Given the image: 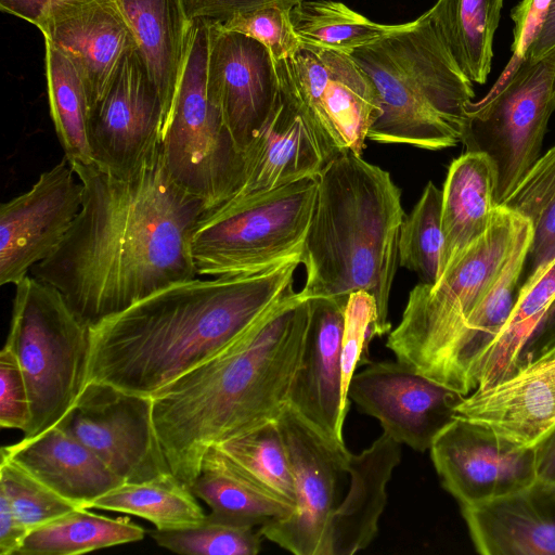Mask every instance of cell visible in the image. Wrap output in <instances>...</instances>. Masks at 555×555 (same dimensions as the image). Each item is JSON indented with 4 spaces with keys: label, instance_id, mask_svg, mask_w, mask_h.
Returning a JSON list of instances; mask_svg holds the SVG:
<instances>
[{
    "label": "cell",
    "instance_id": "6da1fadb",
    "mask_svg": "<svg viewBox=\"0 0 555 555\" xmlns=\"http://www.w3.org/2000/svg\"><path fill=\"white\" fill-rule=\"evenodd\" d=\"M83 186L80 211L33 276L57 288L86 324L197 278L193 231L207 209L168 173L162 153L121 178L70 163Z\"/></svg>",
    "mask_w": 555,
    "mask_h": 555
},
{
    "label": "cell",
    "instance_id": "7a4b0ae2",
    "mask_svg": "<svg viewBox=\"0 0 555 555\" xmlns=\"http://www.w3.org/2000/svg\"><path fill=\"white\" fill-rule=\"evenodd\" d=\"M300 258L254 274L195 278L89 325L87 384L151 398L294 291Z\"/></svg>",
    "mask_w": 555,
    "mask_h": 555
},
{
    "label": "cell",
    "instance_id": "3957f363",
    "mask_svg": "<svg viewBox=\"0 0 555 555\" xmlns=\"http://www.w3.org/2000/svg\"><path fill=\"white\" fill-rule=\"evenodd\" d=\"M309 301L292 291L221 351L151 396L171 474L189 486L211 448L276 421L300 364Z\"/></svg>",
    "mask_w": 555,
    "mask_h": 555
},
{
    "label": "cell",
    "instance_id": "277c9868",
    "mask_svg": "<svg viewBox=\"0 0 555 555\" xmlns=\"http://www.w3.org/2000/svg\"><path fill=\"white\" fill-rule=\"evenodd\" d=\"M312 217L300 263L305 299L334 298L347 302L364 291L376 302V336L391 324L388 305L398 259V241L405 217L401 190L388 171L343 152L317 176Z\"/></svg>",
    "mask_w": 555,
    "mask_h": 555
},
{
    "label": "cell",
    "instance_id": "5b68a950",
    "mask_svg": "<svg viewBox=\"0 0 555 555\" xmlns=\"http://www.w3.org/2000/svg\"><path fill=\"white\" fill-rule=\"evenodd\" d=\"M374 83L380 116L367 139L439 151L461 142L472 81L437 36L427 13L350 53Z\"/></svg>",
    "mask_w": 555,
    "mask_h": 555
},
{
    "label": "cell",
    "instance_id": "8992f818",
    "mask_svg": "<svg viewBox=\"0 0 555 555\" xmlns=\"http://www.w3.org/2000/svg\"><path fill=\"white\" fill-rule=\"evenodd\" d=\"M522 220L498 206L486 233L435 284L421 282L412 288L401 320L386 343L398 361L443 385L453 345L500 275Z\"/></svg>",
    "mask_w": 555,
    "mask_h": 555
},
{
    "label": "cell",
    "instance_id": "52a82bcc",
    "mask_svg": "<svg viewBox=\"0 0 555 555\" xmlns=\"http://www.w3.org/2000/svg\"><path fill=\"white\" fill-rule=\"evenodd\" d=\"M4 345L26 382L31 417L23 438L31 439L66 418L86 387L89 325L57 288L27 275L15 285Z\"/></svg>",
    "mask_w": 555,
    "mask_h": 555
},
{
    "label": "cell",
    "instance_id": "ba28073f",
    "mask_svg": "<svg viewBox=\"0 0 555 555\" xmlns=\"http://www.w3.org/2000/svg\"><path fill=\"white\" fill-rule=\"evenodd\" d=\"M317 186L308 177L205 212L191 238L197 276L254 274L300 258Z\"/></svg>",
    "mask_w": 555,
    "mask_h": 555
},
{
    "label": "cell",
    "instance_id": "9c48e42d",
    "mask_svg": "<svg viewBox=\"0 0 555 555\" xmlns=\"http://www.w3.org/2000/svg\"><path fill=\"white\" fill-rule=\"evenodd\" d=\"M209 24L192 22L182 72L162 145L172 180L210 211L244 186L247 157L207 93Z\"/></svg>",
    "mask_w": 555,
    "mask_h": 555
},
{
    "label": "cell",
    "instance_id": "30bf717a",
    "mask_svg": "<svg viewBox=\"0 0 555 555\" xmlns=\"http://www.w3.org/2000/svg\"><path fill=\"white\" fill-rule=\"evenodd\" d=\"M511 67L483 100L468 105L461 137L465 152L490 159L496 206L539 159L555 109V50L539 60L520 57Z\"/></svg>",
    "mask_w": 555,
    "mask_h": 555
},
{
    "label": "cell",
    "instance_id": "8fae6325",
    "mask_svg": "<svg viewBox=\"0 0 555 555\" xmlns=\"http://www.w3.org/2000/svg\"><path fill=\"white\" fill-rule=\"evenodd\" d=\"M291 86L327 162L361 155L380 116L377 90L350 53L301 44L284 60Z\"/></svg>",
    "mask_w": 555,
    "mask_h": 555
},
{
    "label": "cell",
    "instance_id": "7c38bea8",
    "mask_svg": "<svg viewBox=\"0 0 555 555\" xmlns=\"http://www.w3.org/2000/svg\"><path fill=\"white\" fill-rule=\"evenodd\" d=\"M165 124L160 94L138 49L132 50L89 112L93 164L121 178L137 173L160 155Z\"/></svg>",
    "mask_w": 555,
    "mask_h": 555
},
{
    "label": "cell",
    "instance_id": "4fadbf2b",
    "mask_svg": "<svg viewBox=\"0 0 555 555\" xmlns=\"http://www.w3.org/2000/svg\"><path fill=\"white\" fill-rule=\"evenodd\" d=\"M294 475L296 507L259 528L262 538L296 555H328L331 516L338 504L340 477L349 456L289 404L276 420Z\"/></svg>",
    "mask_w": 555,
    "mask_h": 555
},
{
    "label": "cell",
    "instance_id": "5bb4252c",
    "mask_svg": "<svg viewBox=\"0 0 555 555\" xmlns=\"http://www.w3.org/2000/svg\"><path fill=\"white\" fill-rule=\"evenodd\" d=\"M62 422L125 482L171 474L153 427L151 398L88 383Z\"/></svg>",
    "mask_w": 555,
    "mask_h": 555
},
{
    "label": "cell",
    "instance_id": "9a60e30c",
    "mask_svg": "<svg viewBox=\"0 0 555 555\" xmlns=\"http://www.w3.org/2000/svg\"><path fill=\"white\" fill-rule=\"evenodd\" d=\"M83 186L64 158L0 207V284L16 285L60 246L80 211Z\"/></svg>",
    "mask_w": 555,
    "mask_h": 555
},
{
    "label": "cell",
    "instance_id": "2e32d148",
    "mask_svg": "<svg viewBox=\"0 0 555 555\" xmlns=\"http://www.w3.org/2000/svg\"><path fill=\"white\" fill-rule=\"evenodd\" d=\"M463 397L398 360L369 363L348 388L349 401L378 420L385 434L418 452L429 450Z\"/></svg>",
    "mask_w": 555,
    "mask_h": 555
},
{
    "label": "cell",
    "instance_id": "e0dca14e",
    "mask_svg": "<svg viewBox=\"0 0 555 555\" xmlns=\"http://www.w3.org/2000/svg\"><path fill=\"white\" fill-rule=\"evenodd\" d=\"M208 24L207 93L246 155L279 99L276 63L254 38Z\"/></svg>",
    "mask_w": 555,
    "mask_h": 555
},
{
    "label": "cell",
    "instance_id": "ac0fdd59",
    "mask_svg": "<svg viewBox=\"0 0 555 555\" xmlns=\"http://www.w3.org/2000/svg\"><path fill=\"white\" fill-rule=\"evenodd\" d=\"M430 456L443 488L472 505L537 479L534 448H522L480 424L454 417L435 438Z\"/></svg>",
    "mask_w": 555,
    "mask_h": 555
},
{
    "label": "cell",
    "instance_id": "d6986e66",
    "mask_svg": "<svg viewBox=\"0 0 555 555\" xmlns=\"http://www.w3.org/2000/svg\"><path fill=\"white\" fill-rule=\"evenodd\" d=\"M308 301L306 340L288 404L330 442L345 449L349 400L343 390L341 340L347 302L325 297Z\"/></svg>",
    "mask_w": 555,
    "mask_h": 555
},
{
    "label": "cell",
    "instance_id": "ffe728a7",
    "mask_svg": "<svg viewBox=\"0 0 555 555\" xmlns=\"http://www.w3.org/2000/svg\"><path fill=\"white\" fill-rule=\"evenodd\" d=\"M38 29L77 68L90 109L104 94L122 57L138 49L133 31L115 0L61 5L47 15Z\"/></svg>",
    "mask_w": 555,
    "mask_h": 555
},
{
    "label": "cell",
    "instance_id": "44dd1931",
    "mask_svg": "<svg viewBox=\"0 0 555 555\" xmlns=\"http://www.w3.org/2000/svg\"><path fill=\"white\" fill-rule=\"evenodd\" d=\"M455 417L534 448L555 428V358L533 361L496 384L476 388L456 405Z\"/></svg>",
    "mask_w": 555,
    "mask_h": 555
},
{
    "label": "cell",
    "instance_id": "7402d4cb",
    "mask_svg": "<svg viewBox=\"0 0 555 555\" xmlns=\"http://www.w3.org/2000/svg\"><path fill=\"white\" fill-rule=\"evenodd\" d=\"M276 68L279 99L270 119L246 152V182L234 197L317 177L328 163L294 93L284 60L276 62Z\"/></svg>",
    "mask_w": 555,
    "mask_h": 555
},
{
    "label": "cell",
    "instance_id": "603a6c76",
    "mask_svg": "<svg viewBox=\"0 0 555 555\" xmlns=\"http://www.w3.org/2000/svg\"><path fill=\"white\" fill-rule=\"evenodd\" d=\"M482 555H555V485L535 479L516 491L461 505Z\"/></svg>",
    "mask_w": 555,
    "mask_h": 555
},
{
    "label": "cell",
    "instance_id": "cb8c5ba5",
    "mask_svg": "<svg viewBox=\"0 0 555 555\" xmlns=\"http://www.w3.org/2000/svg\"><path fill=\"white\" fill-rule=\"evenodd\" d=\"M401 454V443L385 433L361 453H349L350 485L331 516L328 555H353L375 539L387 503V483Z\"/></svg>",
    "mask_w": 555,
    "mask_h": 555
},
{
    "label": "cell",
    "instance_id": "d4e9b609",
    "mask_svg": "<svg viewBox=\"0 0 555 555\" xmlns=\"http://www.w3.org/2000/svg\"><path fill=\"white\" fill-rule=\"evenodd\" d=\"M1 451L56 493L86 508L125 483L63 422L35 438L4 446Z\"/></svg>",
    "mask_w": 555,
    "mask_h": 555
},
{
    "label": "cell",
    "instance_id": "484cf974",
    "mask_svg": "<svg viewBox=\"0 0 555 555\" xmlns=\"http://www.w3.org/2000/svg\"><path fill=\"white\" fill-rule=\"evenodd\" d=\"M531 237V224L524 218L500 275L469 314L453 345L443 386L463 396L475 390L480 360L502 331L519 296Z\"/></svg>",
    "mask_w": 555,
    "mask_h": 555
},
{
    "label": "cell",
    "instance_id": "4316f807",
    "mask_svg": "<svg viewBox=\"0 0 555 555\" xmlns=\"http://www.w3.org/2000/svg\"><path fill=\"white\" fill-rule=\"evenodd\" d=\"M495 186V171L486 155L465 152L451 163L442 189L439 279L490 227L498 207Z\"/></svg>",
    "mask_w": 555,
    "mask_h": 555
},
{
    "label": "cell",
    "instance_id": "83f0119b",
    "mask_svg": "<svg viewBox=\"0 0 555 555\" xmlns=\"http://www.w3.org/2000/svg\"><path fill=\"white\" fill-rule=\"evenodd\" d=\"M169 116L184 64L192 22L182 0H115ZM166 125V124H165Z\"/></svg>",
    "mask_w": 555,
    "mask_h": 555
},
{
    "label": "cell",
    "instance_id": "f1b7e54d",
    "mask_svg": "<svg viewBox=\"0 0 555 555\" xmlns=\"http://www.w3.org/2000/svg\"><path fill=\"white\" fill-rule=\"evenodd\" d=\"M554 302L555 259L522 283L508 320L480 360L476 388L496 384L533 361Z\"/></svg>",
    "mask_w": 555,
    "mask_h": 555
},
{
    "label": "cell",
    "instance_id": "f546056e",
    "mask_svg": "<svg viewBox=\"0 0 555 555\" xmlns=\"http://www.w3.org/2000/svg\"><path fill=\"white\" fill-rule=\"evenodd\" d=\"M503 0H438L429 21L460 70L485 83L491 70L493 38Z\"/></svg>",
    "mask_w": 555,
    "mask_h": 555
},
{
    "label": "cell",
    "instance_id": "4dcf8cb0",
    "mask_svg": "<svg viewBox=\"0 0 555 555\" xmlns=\"http://www.w3.org/2000/svg\"><path fill=\"white\" fill-rule=\"evenodd\" d=\"M191 490L211 513L254 527L283 519L295 511L243 476L216 447L204 455Z\"/></svg>",
    "mask_w": 555,
    "mask_h": 555
},
{
    "label": "cell",
    "instance_id": "1f68e13d",
    "mask_svg": "<svg viewBox=\"0 0 555 555\" xmlns=\"http://www.w3.org/2000/svg\"><path fill=\"white\" fill-rule=\"evenodd\" d=\"M144 535L145 530L128 517L111 518L79 507L31 530L16 555H77L138 542Z\"/></svg>",
    "mask_w": 555,
    "mask_h": 555
},
{
    "label": "cell",
    "instance_id": "d6a6232c",
    "mask_svg": "<svg viewBox=\"0 0 555 555\" xmlns=\"http://www.w3.org/2000/svg\"><path fill=\"white\" fill-rule=\"evenodd\" d=\"M88 508L138 516L157 530L192 527L206 517L191 488L172 474L144 482H125L92 501Z\"/></svg>",
    "mask_w": 555,
    "mask_h": 555
},
{
    "label": "cell",
    "instance_id": "836d02e7",
    "mask_svg": "<svg viewBox=\"0 0 555 555\" xmlns=\"http://www.w3.org/2000/svg\"><path fill=\"white\" fill-rule=\"evenodd\" d=\"M44 42L50 115L64 156L70 163L93 164L88 141L90 108L81 76L61 50Z\"/></svg>",
    "mask_w": 555,
    "mask_h": 555
},
{
    "label": "cell",
    "instance_id": "e575fe53",
    "mask_svg": "<svg viewBox=\"0 0 555 555\" xmlns=\"http://www.w3.org/2000/svg\"><path fill=\"white\" fill-rule=\"evenodd\" d=\"M215 447L259 489L296 507L292 465L276 421Z\"/></svg>",
    "mask_w": 555,
    "mask_h": 555
},
{
    "label": "cell",
    "instance_id": "d590c367",
    "mask_svg": "<svg viewBox=\"0 0 555 555\" xmlns=\"http://www.w3.org/2000/svg\"><path fill=\"white\" fill-rule=\"evenodd\" d=\"M502 205L531 224L524 283L555 259V144L539 157Z\"/></svg>",
    "mask_w": 555,
    "mask_h": 555
},
{
    "label": "cell",
    "instance_id": "8d00e7d4",
    "mask_svg": "<svg viewBox=\"0 0 555 555\" xmlns=\"http://www.w3.org/2000/svg\"><path fill=\"white\" fill-rule=\"evenodd\" d=\"M291 21L301 44L346 53L373 43L395 27L374 23L332 0H302L291 9Z\"/></svg>",
    "mask_w": 555,
    "mask_h": 555
},
{
    "label": "cell",
    "instance_id": "74e56055",
    "mask_svg": "<svg viewBox=\"0 0 555 555\" xmlns=\"http://www.w3.org/2000/svg\"><path fill=\"white\" fill-rule=\"evenodd\" d=\"M441 214L442 190L429 181L410 215L404 217L399 233V264L416 272L429 284H435L440 273Z\"/></svg>",
    "mask_w": 555,
    "mask_h": 555
},
{
    "label": "cell",
    "instance_id": "f35d334b",
    "mask_svg": "<svg viewBox=\"0 0 555 555\" xmlns=\"http://www.w3.org/2000/svg\"><path fill=\"white\" fill-rule=\"evenodd\" d=\"M245 525L210 513L195 526L153 530L151 538L162 547L183 555H256L262 535Z\"/></svg>",
    "mask_w": 555,
    "mask_h": 555
},
{
    "label": "cell",
    "instance_id": "ab89813d",
    "mask_svg": "<svg viewBox=\"0 0 555 555\" xmlns=\"http://www.w3.org/2000/svg\"><path fill=\"white\" fill-rule=\"evenodd\" d=\"M0 453V493L29 532L82 507L56 493L5 452Z\"/></svg>",
    "mask_w": 555,
    "mask_h": 555
},
{
    "label": "cell",
    "instance_id": "60d3db41",
    "mask_svg": "<svg viewBox=\"0 0 555 555\" xmlns=\"http://www.w3.org/2000/svg\"><path fill=\"white\" fill-rule=\"evenodd\" d=\"M291 9L279 4L260 7L219 25L259 41L269 49L276 63L293 56L301 47L292 25Z\"/></svg>",
    "mask_w": 555,
    "mask_h": 555
},
{
    "label": "cell",
    "instance_id": "b9f144b4",
    "mask_svg": "<svg viewBox=\"0 0 555 555\" xmlns=\"http://www.w3.org/2000/svg\"><path fill=\"white\" fill-rule=\"evenodd\" d=\"M376 321L374 297L364 291L351 293L345 308L341 340L343 390L347 399L349 384L357 367L372 362L369 348L372 338L376 336Z\"/></svg>",
    "mask_w": 555,
    "mask_h": 555
},
{
    "label": "cell",
    "instance_id": "7bdbcfd3",
    "mask_svg": "<svg viewBox=\"0 0 555 555\" xmlns=\"http://www.w3.org/2000/svg\"><path fill=\"white\" fill-rule=\"evenodd\" d=\"M30 417L29 396L20 362L4 345L0 352V425L24 434Z\"/></svg>",
    "mask_w": 555,
    "mask_h": 555
},
{
    "label": "cell",
    "instance_id": "ee69618b",
    "mask_svg": "<svg viewBox=\"0 0 555 555\" xmlns=\"http://www.w3.org/2000/svg\"><path fill=\"white\" fill-rule=\"evenodd\" d=\"M191 22L223 24L236 14L260 7L279 4L293 8L302 0H182Z\"/></svg>",
    "mask_w": 555,
    "mask_h": 555
},
{
    "label": "cell",
    "instance_id": "f6af8a7d",
    "mask_svg": "<svg viewBox=\"0 0 555 555\" xmlns=\"http://www.w3.org/2000/svg\"><path fill=\"white\" fill-rule=\"evenodd\" d=\"M548 0H522L515 8L512 18L515 22V40L513 44L514 55L511 64L518 61L534 30L537 29Z\"/></svg>",
    "mask_w": 555,
    "mask_h": 555
},
{
    "label": "cell",
    "instance_id": "bcb514c9",
    "mask_svg": "<svg viewBox=\"0 0 555 555\" xmlns=\"http://www.w3.org/2000/svg\"><path fill=\"white\" fill-rule=\"evenodd\" d=\"M555 50V0H548L521 57L539 60ZM517 62V61H516Z\"/></svg>",
    "mask_w": 555,
    "mask_h": 555
},
{
    "label": "cell",
    "instance_id": "7dc6e473",
    "mask_svg": "<svg viewBox=\"0 0 555 555\" xmlns=\"http://www.w3.org/2000/svg\"><path fill=\"white\" fill-rule=\"evenodd\" d=\"M87 0H0L2 12L27 21L37 28L54 9Z\"/></svg>",
    "mask_w": 555,
    "mask_h": 555
},
{
    "label": "cell",
    "instance_id": "c3c4849f",
    "mask_svg": "<svg viewBox=\"0 0 555 555\" xmlns=\"http://www.w3.org/2000/svg\"><path fill=\"white\" fill-rule=\"evenodd\" d=\"M28 533L14 514L9 500L0 493V554L16 555Z\"/></svg>",
    "mask_w": 555,
    "mask_h": 555
},
{
    "label": "cell",
    "instance_id": "681fc988",
    "mask_svg": "<svg viewBox=\"0 0 555 555\" xmlns=\"http://www.w3.org/2000/svg\"><path fill=\"white\" fill-rule=\"evenodd\" d=\"M537 478L555 485V428L534 447Z\"/></svg>",
    "mask_w": 555,
    "mask_h": 555
},
{
    "label": "cell",
    "instance_id": "f907efd6",
    "mask_svg": "<svg viewBox=\"0 0 555 555\" xmlns=\"http://www.w3.org/2000/svg\"><path fill=\"white\" fill-rule=\"evenodd\" d=\"M547 358H555V339L541 352L537 360Z\"/></svg>",
    "mask_w": 555,
    "mask_h": 555
}]
</instances>
